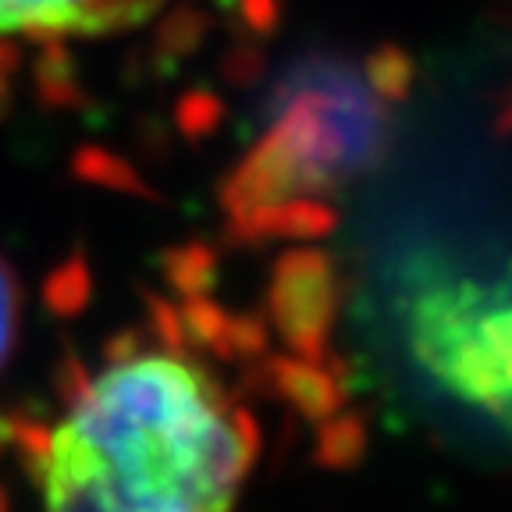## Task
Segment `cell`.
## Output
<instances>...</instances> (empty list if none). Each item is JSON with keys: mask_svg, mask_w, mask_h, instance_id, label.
Masks as SVG:
<instances>
[{"mask_svg": "<svg viewBox=\"0 0 512 512\" xmlns=\"http://www.w3.org/2000/svg\"><path fill=\"white\" fill-rule=\"evenodd\" d=\"M18 328H22V292H18V278L8 267V260L0 256V367L11 360V352L18 345Z\"/></svg>", "mask_w": 512, "mask_h": 512, "instance_id": "277c9868", "label": "cell"}, {"mask_svg": "<svg viewBox=\"0 0 512 512\" xmlns=\"http://www.w3.org/2000/svg\"><path fill=\"white\" fill-rule=\"evenodd\" d=\"M406 342L441 392L512 427V278L424 281L409 299Z\"/></svg>", "mask_w": 512, "mask_h": 512, "instance_id": "7a4b0ae2", "label": "cell"}, {"mask_svg": "<svg viewBox=\"0 0 512 512\" xmlns=\"http://www.w3.org/2000/svg\"><path fill=\"white\" fill-rule=\"evenodd\" d=\"M11 448L43 512H239L256 424L189 352L125 342L68 374L57 424L11 416Z\"/></svg>", "mask_w": 512, "mask_h": 512, "instance_id": "6da1fadb", "label": "cell"}, {"mask_svg": "<svg viewBox=\"0 0 512 512\" xmlns=\"http://www.w3.org/2000/svg\"><path fill=\"white\" fill-rule=\"evenodd\" d=\"M0 512H8V495L4 491H0Z\"/></svg>", "mask_w": 512, "mask_h": 512, "instance_id": "5b68a950", "label": "cell"}, {"mask_svg": "<svg viewBox=\"0 0 512 512\" xmlns=\"http://www.w3.org/2000/svg\"><path fill=\"white\" fill-rule=\"evenodd\" d=\"M143 15V0H0V47L15 40L57 43L114 29Z\"/></svg>", "mask_w": 512, "mask_h": 512, "instance_id": "3957f363", "label": "cell"}]
</instances>
